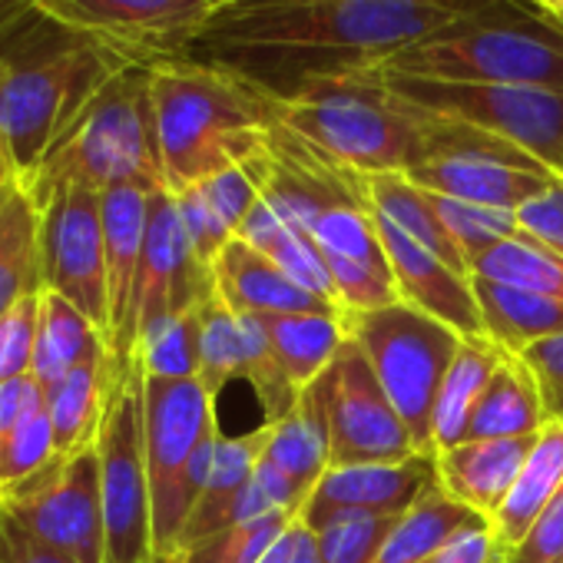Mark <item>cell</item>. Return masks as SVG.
Wrapping results in <instances>:
<instances>
[{"label": "cell", "instance_id": "55", "mask_svg": "<svg viewBox=\"0 0 563 563\" xmlns=\"http://www.w3.org/2000/svg\"><path fill=\"white\" fill-rule=\"evenodd\" d=\"M212 4H216V8H219V4H225V0H212Z\"/></svg>", "mask_w": 563, "mask_h": 563}, {"label": "cell", "instance_id": "14", "mask_svg": "<svg viewBox=\"0 0 563 563\" xmlns=\"http://www.w3.org/2000/svg\"><path fill=\"white\" fill-rule=\"evenodd\" d=\"M319 388L329 418L332 467L395 464L411 454H421L408 424L385 395L372 362L352 339L325 368Z\"/></svg>", "mask_w": 563, "mask_h": 563}, {"label": "cell", "instance_id": "48", "mask_svg": "<svg viewBox=\"0 0 563 563\" xmlns=\"http://www.w3.org/2000/svg\"><path fill=\"white\" fill-rule=\"evenodd\" d=\"M431 563H504V550L497 543V533L490 520L477 517L464 530H457Z\"/></svg>", "mask_w": 563, "mask_h": 563}, {"label": "cell", "instance_id": "22", "mask_svg": "<svg viewBox=\"0 0 563 563\" xmlns=\"http://www.w3.org/2000/svg\"><path fill=\"white\" fill-rule=\"evenodd\" d=\"M120 365L113 362L110 349L87 358L74 372H67L60 382L47 385V411L54 424L57 454H74L80 448L97 444L113 385H117Z\"/></svg>", "mask_w": 563, "mask_h": 563}, {"label": "cell", "instance_id": "45", "mask_svg": "<svg viewBox=\"0 0 563 563\" xmlns=\"http://www.w3.org/2000/svg\"><path fill=\"white\" fill-rule=\"evenodd\" d=\"M504 563H563V484Z\"/></svg>", "mask_w": 563, "mask_h": 563}, {"label": "cell", "instance_id": "36", "mask_svg": "<svg viewBox=\"0 0 563 563\" xmlns=\"http://www.w3.org/2000/svg\"><path fill=\"white\" fill-rule=\"evenodd\" d=\"M471 278L500 282V286L527 289V292L563 302V258L523 232L487 249L471 265Z\"/></svg>", "mask_w": 563, "mask_h": 563}, {"label": "cell", "instance_id": "52", "mask_svg": "<svg viewBox=\"0 0 563 563\" xmlns=\"http://www.w3.org/2000/svg\"><path fill=\"white\" fill-rule=\"evenodd\" d=\"M14 189H21V186H18V183H14V179L4 173V169H0V206H4V202L14 196Z\"/></svg>", "mask_w": 563, "mask_h": 563}, {"label": "cell", "instance_id": "12", "mask_svg": "<svg viewBox=\"0 0 563 563\" xmlns=\"http://www.w3.org/2000/svg\"><path fill=\"white\" fill-rule=\"evenodd\" d=\"M8 510L31 533L60 547L80 563H107V520L97 444L54 454L44 467L0 490Z\"/></svg>", "mask_w": 563, "mask_h": 563}, {"label": "cell", "instance_id": "35", "mask_svg": "<svg viewBox=\"0 0 563 563\" xmlns=\"http://www.w3.org/2000/svg\"><path fill=\"white\" fill-rule=\"evenodd\" d=\"M252 368V342L245 316L225 309L212 296L199 312V382L219 398L229 382H245Z\"/></svg>", "mask_w": 563, "mask_h": 563}, {"label": "cell", "instance_id": "9", "mask_svg": "<svg viewBox=\"0 0 563 563\" xmlns=\"http://www.w3.org/2000/svg\"><path fill=\"white\" fill-rule=\"evenodd\" d=\"M378 80L401 97L405 103L451 120L487 136H497L537 163H543L553 176H563V97L533 87H507V84H467V80H431L408 74H382Z\"/></svg>", "mask_w": 563, "mask_h": 563}, {"label": "cell", "instance_id": "23", "mask_svg": "<svg viewBox=\"0 0 563 563\" xmlns=\"http://www.w3.org/2000/svg\"><path fill=\"white\" fill-rule=\"evenodd\" d=\"M262 457L272 461L278 471H286L309 504L312 490L332 467L329 418H325V401H322L319 382L302 388L296 408L286 418L268 424V441H265Z\"/></svg>", "mask_w": 563, "mask_h": 563}, {"label": "cell", "instance_id": "46", "mask_svg": "<svg viewBox=\"0 0 563 563\" xmlns=\"http://www.w3.org/2000/svg\"><path fill=\"white\" fill-rule=\"evenodd\" d=\"M520 232L547 245L563 258V176H556L540 196L517 209Z\"/></svg>", "mask_w": 563, "mask_h": 563}, {"label": "cell", "instance_id": "40", "mask_svg": "<svg viewBox=\"0 0 563 563\" xmlns=\"http://www.w3.org/2000/svg\"><path fill=\"white\" fill-rule=\"evenodd\" d=\"M312 242L322 249V255H339V258H352L382 272H391L388 265V252L382 245V235L375 229L372 209L365 206H335L325 209L316 225H312Z\"/></svg>", "mask_w": 563, "mask_h": 563}, {"label": "cell", "instance_id": "6", "mask_svg": "<svg viewBox=\"0 0 563 563\" xmlns=\"http://www.w3.org/2000/svg\"><path fill=\"white\" fill-rule=\"evenodd\" d=\"M382 74L533 87L563 97V27L537 11H507L448 27L395 57Z\"/></svg>", "mask_w": 563, "mask_h": 563}, {"label": "cell", "instance_id": "24", "mask_svg": "<svg viewBox=\"0 0 563 563\" xmlns=\"http://www.w3.org/2000/svg\"><path fill=\"white\" fill-rule=\"evenodd\" d=\"M563 484V424L547 421L510 487L497 514L490 517V527L497 533V543L504 556L520 547V540L530 533L533 520L543 514V507L553 500V494Z\"/></svg>", "mask_w": 563, "mask_h": 563}, {"label": "cell", "instance_id": "28", "mask_svg": "<svg viewBox=\"0 0 563 563\" xmlns=\"http://www.w3.org/2000/svg\"><path fill=\"white\" fill-rule=\"evenodd\" d=\"M543 424L547 418H543L537 382L527 372V365L514 352H507L471 411L467 441L523 438V434H537Z\"/></svg>", "mask_w": 563, "mask_h": 563}, {"label": "cell", "instance_id": "49", "mask_svg": "<svg viewBox=\"0 0 563 563\" xmlns=\"http://www.w3.org/2000/svg\"><path fill=\"white\" fill-rule=\"evenodd\" d=\"M44 401H47V391L34 375L0 385V441L11 438L37 408H44Z\"/></svg>", "mask_w": 563, "mask_h": 563}, {"label": "cell", "instance_id": "31", "mask_svg": "<svg viewBox=\"0 0 563 563\" xmlns=\"http://www.w3.org/2000/svg\"><path fill=\"white\" fill-rule=\"evenodd\" d=\"M44 292L41 209L24 189L0 206V316Z\"/></svg>", "mask_w": 563, "mask_h": 563}, {"label": "cell", "instance_id": "27", "mask_svg": "<svg viewBox=\"0 0 563 563\" xmlns=\"http://www.w3.org/2000/svg\"><path fill=\"white\" fill-rule=\"evenodd\" d=\"M471 286L481 312V329L500 349L517 355L523 345L563 332V302L487 278H471Z\"/></svg>", "mask_w": 563, "mask_h": 563}, {"label": "cell", "instance_id": "16", "mask_svg": "<svg viewBox=\"0 0 563 563\" xmlns=\"http://www.w3.org/2000/svg\"><path fill=\"white\" fill-rule=\"evenodd\" d=\"M216 296L212 265H206L179 219L176 196L159 189L150 196V219H146V242H143V262L133 296V355L136 342L146 329L169 316L196 312Z\"/></svg>", "mask_w": 563, "mask_h": 563}, {"label": "cell", "instance_id": "39", "mask_svg": "<svg viewBox=\"0 0 563 563\" xmlns=\"http://www.w3.org/2000/svg\"><path fill=\"white\" fill-rule=\"evenodd\" d=\"M299 517L286 510H272L242 523H232L186 550H179L183 563H258L268 547L286 533Z\"/></svg>", "mask_w": 563, "mask_h": 563}, {"label": "cell", "instance_id": "10", "mask_svg": "<svg viewBox=\"0 0 563 563\" xmlns=\"http://www.w3.org/2000/svg\"><path fill=\"white\" fill-rule=\"evenodd\" d=\"M143 368L133 358L117 372V385L97 434L107 563H150L153 556V497L143 431Z\"/></svg>", "mask_w": 563, "mask_h": 563}, {"label": "cell", "instance_id": "1", "mask_svg": "<svg viewBox=\"0 0 563 563\" xmlns=\"http://www.w3.org/2000/svg\"><path fill=\"white\" fill-rule=\"evenodd\" d=\"M517 8V0H225L183 47V60L289 97L309 80L378 70L448 27Z\"/></svg>", "mask_w": 563, "mask_h": 563}, {"label": "cell", "instance_id": "11", "mask_svg": "<svg viewBox=\"0 0 563 563\" xmlns=\"http://www.w3.org/2000/svg\"><path fill=\"white\" fill-rule=\"evenodd\" d=\"M431 120V153L405 173L424 192L517 212L556 179L543 163L497 136L451 120Z\"/></svg>", "mask_w": 563, "mask_h": 563}, {"label": "cell", "instance_id": "32", "mask_svg": "<svg viewBox=\"0 0 563 563\" xmlns=\"http://www.w3.org/2000/svg\"><path fill=\"white\" fill-rule=\"evenodd\" d=\"M107 335L67 299L54 292H41V319H37V345L31 375L47 388L60 382L67 372L84 365L87 358L107 352Z\"/></svg>", "mask_w": 563, "mask_h": 563}, {"label": "cell", "instance_id": "44", "mask_svg": "<svg viewBox=\"0 0 563 563\" xmlns=\"http://www.w3.org/2000/svg\"><path fill=\"white\" fill-rule=\"evenodd\" d=\"M517 358L527 365V372L537 382L543 418L563 424V332L530 342L517 352Z\"/></svg>", "mask_w": 563, "mask_h": 563}, {"label": "cell", "instance_id": "51", "mask_svg": "<svg viewBox=\"0 0 563 563\" xmlns=\"http://www.w3.org/2000/svg\"><path fill=\"white\" fill-rule=\"evenodd\" d=\"M537 14H543V18H550L556 27L563 24V0H537V8H533Z\"/></svg>", "mask_w": 563, "mask_h": 563}, {"label": "cell", "instance_id": "7", "mask_svg": "<svg viewBox=\"0 0 563 563\" xmlns=\"http://www.w3.org/2000/svg\"><path fill=\"white\" fill-rule=\"evenodd\" d=\"M143 431L153 497V553H176L222 441L216 398L199 378H146Z\"/></svg>", "mask_w": 563, "mask_h": 563}, {"label": "cell", "instance_id": "34", "mask_svg": "<svg viewBox=\"0 0 563 563\" xmlns=\"http://www.w3.org/2000/svg\"><path fill=\"white\" fill-rule=\"evenodd\" d=\"M471 520H477V514L434 484L395 520L375 563H431L434 553Z\"/></svg>", "mask_w": 563, "mask_h": 563}, {"label": "cell", "instance_id": "20", "mask_svg": "<svg viewBox=\"0 0 563 563\" xmlns=\"http://www.w3.org/2000/svg\"><path fill=\"white\" fill-rule=\"evenodd\" d=\"M216 296L239 316H292V312H339L299 282H292L268 255L242 239H232L212 262ZM342 316V312H339Z\"/></svg>", "mask_w": 563, "mask_h": 563}, {"label": "cell", "instance_id": "4", "mask_svg": "<svg viewBox=\"0 0 563 563\" xmlns=\"http://www.w3.org/2000/svg\"><path fill=\"white\" fill-rule=\"evenodd\" d=\"M278 123L362 176L421 166L434 126L424 110L395 97L375 70L302 84L278 97Z\"/></svg>", "mask_w": 563, "mask_h": 563}, {"label": "cell", "instance_id": "41", "mask_svg": "<svg viewBox=\"0 0 563 563\" xmlns=\"http://www.w3.org/2000/svg\"><path fill=\"white\" fill-rule=\"evenodd\" d=\"M395 520L378 514H335L309 530L316 533L322 563H375Z\"/></svg>", "mask_w": 563, "mask_h": 563}, {"label": "cell", "instance_id": "53", "mask_svg": "<svg viewBox=\"0 0 563 563\" xmlns=\"http://www.w3.org/2000/svg\"><path fill=\"white\" fill-rule=\"evenodd\" d=\"M150 563H183V556H179V550L176 553H153Z\"/></svg>", "mask_w": 563, "mask_h": 563}, {"label": "cell", "instance_id": "17", "mask_svg": "<svg viewBox=\"0 0 563 563\" xmlns=\"http://www.w3.org/2000/svg\"><path fill=\"white\" fill-rule=\"evenodd\" d=\"M434 484H438L434 454H424V451L395 464L329 467L302 510V523L316 527L335 514L401 517Z\"/></svg>", "mask_w": 563, "mask_h": 563}, {"label": "cell", "instance_id": "38", "mask_svg": "<svg viewBox=\"0 0 563 563\" xmlns=\"http://www.w3.org/2000/svg\"><path fill=\"white\" fill-rule=\"evenodd\" d=\"M431 196V206L444 225V232L451 235V242L457 245L461 258L467 262V268L497 242L520 235V222L517 212L510 209H490V206H474L464 199H448V196Z\"/></svg>", "mask_w": 563, "mask_h": 563}, {"label": "cell", "instance_id": "19", "mask_svg": "<svg viewBox=\"0 0 563 563\" xmlns=\"http://www.w3.org/2000/svg\"><path fill=\"white\" fill-rule=\"evenodd\" d=\"M150 196L136 186H120L100 192L103 199V239H107V302H110V329L107 345L113 362L123 368L133 362V296L143 262L146 242V219H150Z\"/></svg>", "mask_w": 563, "mask_h": 563}, {"label": "cell", "instance_id": "3", "mask_svg": "<svg viewBox=\"0 0 563 563\" xmlns=\"http://www.w3.org/2000/svg\"><path fill=\"white\" fill-rule=\"evenodd\" d=\"M159 163L169 192H183L268 150L278 97L209 64H150Z\"/></svg>", "mask_w": 563, "mask_h": 563}, {"label": "cell", "instance_id": "33", "mask_svg": "<svg viewBox=\"0 0 563 563\" xmlns=\"http://www.w3.org/2000/svg\"><path fill=\"white\" fill-rule=\"evenodd\" d=\"M365 189H368L372 212L385 216L395 229H401L408 239H415L418 245L434 252L454 272L471 275L457 245L444 232V225L431 206V196L421 186H415L405 173H375V176H365Z\"/></svg>", "mask_w": 563, "mask_h": 563}, {"label": "cell", "instance_id": "21", "mask_svg": "<svg viewBox=\"0 0 563 563\" xmlns=\"http://www.w3.org/2000/svg\"><path fill=\"white\" fill-rule=\"evenodd\" d=\"M537 434L461 441L448 451H434L438 487L477 517L490 520L510 494Z\"/></svg>", "mask_w": 563, "mask_h": 563}, {"label": "cell", "instance_id": "37", "mask_svg": "<svg viewBox=\"0 0 563 563\" xmlns=\"http://www.w3.org/2000/svg\"><path fill=\"white\" fill-rule=\"evenodd\" d=\"M199 312L156 322L136 342V362L146 378H199Z\"/></svg>", "mask_w": 563, "mask_h": 563}, {"label": "cell", "instance_id": "47", "mask_svg": "<svg viewBox=\"0 0 563 563\" xmlns=\"http://www.w3.org/2000/svg\"><path fill=\"white\" fill-rule=\"evenodd\" d=\"M0 563H80L0 510Z\"/></svg>", "mask_w": 563, "mask_h": 563}, {"label": "cell", "instance_id": "43", "mask_svg": "<svg viewBox=\"0 0 563 563\" xmlns=\"http://www.w3.org/2000/svg\"><path fill=\"white\" fill-rule=\"evenodd\" d=\"M41 296L24 299L8 316H0V385L31 375L37 345Z\"/></svg>", "mask_w": 563, "mask_h": 563}, {"label": "cell", "instance_id": "54", "mask_svg": "<svg viewBox=\"0 0 563 563\" xmlns=\"http://www.w3.org/2000/svg\"><path fill=\"white\" fill-rule=\"evenodd\" d=\"M520 4H530V11L537 8V0H520Z\"/></svg>", "mask_w": 563, "mask_h": 563}, {"label": "cell", "instance_id": "2", "mask_svg": "<svg viewBox=\"0 0 563 563\" xmlns=\"http://www.w3.org/2000/svg\"><path fill=\"white\" fill-rule=\"evenodd\" d=\"M126 67L136 64L37 14L0 51V169L24 189L51 146Z\"/></svg>", "mask_w": 563, "mask_h": 563}, {"label": "cell", "instance_id": "56", "mask_svg": "<svg viewBox=\"0 0 563 563\" xmlns=\"http://www.w3.org/2000/svg\"><path fill=\"white\" fill-rule=\"evenodd\" d=\"M517 4H520V0H517Z\"/></svg>", "mask_w": 563, "mask_h": 563}, {"label": "cell", "instance_id": "8", "mask_svg": "<svg viewBox=\"0 0 563 563\" xmlns=\"http://www.w3.org/2000/svg\"><path fill=\"white\" fill-rule=\"evenodd\" d=\"M342 322L349 339L372 362L418 451L434 454V408L461 335L408 302L375 312H349Z\"/></svg>", "mask_w": 563, "mask_h": 563}, {"label": "cell", "instance_id": "26", "mask_svg": "<svg viewBox=\"0 0 563 563\" xmlns=\"http://www.w3.org/2000/svg\"><path fill=\"white\" fill-rule=\"evenodd\" d=\"M272 352L289 375V382L302 391L325 375V368L339 358L349 342L345 322L339 312H292V316H265L262 319Z\"/></svg>", "mask_w": 563, "mask_h": 563}, {"label": "cell", "instance_id": "30", "mask_svg": "<svg viewBox=\"0 0 563 563\" xmlns=\"http://www.w3.org/2000/svg\"><path fill=\"white\" fill-rule=\"evenodd\" d=\"M507 349L490 342L487 335H467L457 345V355L444 375L438 408H434V451H448L467 441V421L484 395L490 375L497 372Z\"/></svg>", "mask_w": 563, "mask_h": 563}, {"label": "cell", "instance_id": "5", "mask_svg": "<svg viewBox=\"0 0 563 563\" xmlns=\"http://www.w3.org/2000/svg\"><path fill=\"white\" fill-rule=\"evenodd\" d=\"M70 186L93 192L120 186H136L146 192L166 189L150 97V67L136 64L120 70L77 117V123L51 146L24 192L41 209Z\"/></svg>", "mask_w": 563, "mask_h": 563}, {"label": "cell", "instance_id": "13", "mask_svg": "<svg viewBox=\"0 0 563 563\" xmlns=\"http://www.w3.org/2000/svg\"><path fill=\"white\" fill-rule=\"evenodd\" d=\"M212 11V0H41L47 21L143 67L183 57Z\"/></svg>", "mask_w": 563, "mask_h": 563}, {"label": "cell", "instance_id": "42", "mask_svg": "<svg viewBox=\"0 0 563 563\" xmlns=\"http://www.w3.org/2000/svg\"><path fill=\"white\" fill-rule=\"evenodd\" d=\"M54 454H57V441H54V424H51V411L44 401V408H37L11 438L0 441V490L24 481L37 467H44Z\"/></svg>", "mask_w": 563, "mask_h": 563}, {"label": "cell", "instance_id": "29", "mask_svg": "<svg viewBox=\"0 0 563 563\" xmlns=\"http://www.w3.org/2000/svg\"><path fill=\"white\" fill-rule=\"evenodd\" d=\"M235 239H242L252 249H258L262 255H268L292 282H299L302 289H309L312 296H319L322 302L339 309L335 286H332V275H329L322 249L312 242L309 232H302V229H296L282 219L265 199L255 202V209L249 212V219L242 222Z\"/></svg>", "mask_w": 563, "mask_h": 563}, {"label": "cell", "instance_id": "50", "mask_svg": "<svg viewBox=\"0 0 563 563\" xmlns=\"http://www.w3.org/2000/svg\"><path fill=\"white\" fill-rule=\"evenodd\" d=\"M37 14H41V0H0V51H4Z\"/></svg>", "mask_w": 563, "mask_h": 563}, {"label": "cell", "instance_id": "15", "mask_svg": "<svg viewBox=\"0 0 563 563\" xmlns=\"http://www.w3.org/2000/svg\"><path fill=\"white\" fill-rule=\"evenodd\" d=\"M41 265L44 289L67 299L107 335L110 302L100 192L70 186L41 206Z\"/></svg>", "mask_w": 563, "mask_h": 563}, {"label": "cell", "instance_id": "25", "mask_svg": "<svg viewBox=\"0 0 563 563\" xmlns=\"http://www.w3.org/2000/svg\"><path fill=\"white\" fill-rule=\"evenodd\" d=\"M265 441H268V424L245 431V434H235V438L222 434L209 481H206V490L186 520L179 550H186V547H192V543H199V540H206V537H212L232 523V504L249 487L255 464L265 451Z\"/></svg>", "mask_w": 563, "mask_h": 563}, {"label": "cell", "instance_id": "18", "mask_svg": "<svg viewBox=\"0 0 563 563\" xmlns=\"http://www.w3.org/2000/svg\"><path fill=\"white\" fill-rule=\"evenodd\" d=\"M372 219H375V229H378L382 245L388 252V265H391V275L398 282L401 302H408V306L428 312L431 319L444 322L461 339L484 335L471 275L454 272L434 252H428L424 245L408 239L401 229H395L385 216L372 212Z\"/></svg>", "mask_w": 563, "mask_h": 563}]
</instances>
